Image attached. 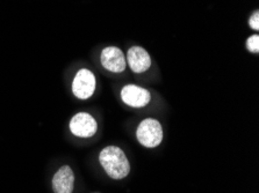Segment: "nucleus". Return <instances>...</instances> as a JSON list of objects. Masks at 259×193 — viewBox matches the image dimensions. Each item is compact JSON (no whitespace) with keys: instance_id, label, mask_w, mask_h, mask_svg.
I'll list each match as a JSON object with an SVG mask.
<instances>
[{"instance_id":"1","label":"nucleus","mask_w":259,"mask_h":193,"mask_svg":"<svg viewBox=\"0 0 259 193\" xmlns=\"http://www.w3.org/2000/svg\"><path fill=\"white\" fill-rule=\"evenodd\" d=\"M99 162L113 179H123L131 171L127 156L122 149L116 146H108L104 148L99 155Z\"/></svg>"},{"instance_id":"2","label":"nucleus","mask_w":259,"mask_h":193,"mask_svg":"<svg viewBox=\"0 0 259 193\" xmlns=\"http://www.w3.org/2000/svg\"><path fill=\"white\" fill-rule=\"evenodd\" d=\"M137 140L144 147L154 148L157 147L163 140V128L158 120L147 118L141 121L136 131Z\"/></svg>"},{"instance_id":"3","label":"nucleus","mask_w":259,"mask_h":193,"mask_svg":"<svg viewBox=\"0 0 259 193\" xmlns=\"http://www.w3.org/2000/svg\"><path fill=\"white\" fill-rule=\"evenodd\" d=\"M96 86L97 80L94 74L88 69H81L72 81V93L79 100H88L93 95Z\"/></svg>"},{"instance_id":"4","label":"nucleus","mask_w":259,"mask_h":193,"mask_svg":"<svg viewBox=\"0 0 259 193\" xmlns=\"http://www.w3.org/2000/svg\"><path fill=\"white\" fill-rule=\"evenodd\" d=\"M70 131L72 135L79 138H90L96 135L98 125L94 117L86 112L74 115L70 120Z\"/></svg>"},{"instance_id":"5","label":"nucleus","mask_w":259,"mask_h":193,"mask_svg":"<svg viewBox=\"0 0 259 193\" xmlns=\"http://www.w3.org/2000/svg\"><path fill=\"white\" fill-rule=\"evenodd\" d=\"M121 98L129 106L142 108L151 101V95L145 88L136 85H127L121 90Z\"/></svg>"},{"instance_id":"6","label":"nucleus","mask_w":259,"mask_h":193,"mask_svg":"<svg viewBox=\"0 0 259 193\" xmlns=\"http://www.w3.org/2000/svg\"><path fill=\"white\" fill-rule=\"evenodd\" d=\"M101 64L106 70L113 73H121L125 70L127 61L122 51L116 46H108L101 52Z\"/></svg>"},{"instance_id":"7","label":"nucleus","mask_w":259,"mask_h":193,"mask_svg":"<svg viewBox=\"0 0 259 193\" xmlns=\"http://www.w3.org/2000/svg\"><path fill=\"white\" fill-rule=\"evenodd\" d=\"M125 61L134 73H143L151 66L150 54L141 46H132L128 50Z\"/></svg>"},{"instance_id":"8","label":"nucleus","mask_w":259,"mask_h":193,"mask_svg":"<svg viewBox=\"0 0 259 193\" xmlns=\"http://www.w3.org/2000/svg\"><path fill=\"white\" fill-rule=\"evenodd\" d=\"M74 186V175L69 165H63L53 177L54 193H72Z\"/></svg>"},{"instance_id":"9","label":"nucleus","mask_w":259,"mask_h":193,"mask_svg":"<svg viewBox=\"0 0 259 193\" xmlns=\"http://www.w3.org/2000/svg\"><path fill=\"white\" fill-rule=\"evenodd\" d=\"M246 48L250 52L258 53L259 52V36L258 35H252L246 41Z\"/></svg>"},{"instance_id":"10","label":"nucleus","mask_w":259,"mask_h":193,"mask_svg":"<svg viewBox=\"0 0 259 193\" xmlns=\"http://www.w3.org/2000/svg\"><path fill=\"white\" fill-rule=\"evenodd\" d=\"M249 25H250L251 28L254 29V30L259 29V13H258V11L254 12V13L252 14V17L250 18Z\"/></svg>"}]
</instances>
